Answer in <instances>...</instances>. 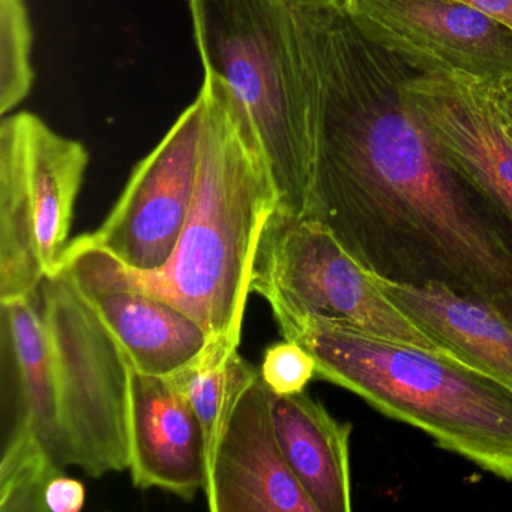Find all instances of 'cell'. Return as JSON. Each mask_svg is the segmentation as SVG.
Here are the masks:
<instances>
[{"label": "cell", "mask_w": 512, "mask_h": 512, "mask_svg": "<svg viewBox=\"0 0 512 512\" xmlns=\"http://www.w3.org/2000/svg\"><path fill=\"white\" fill-rule=\"evenodd\" d=\"M203 136V103L197 95L160 143L134 167L116 205L89 244L140 272L163 268L190 214Z\"/></svg>", "instance_id": "obj_9"}, {"label": "cell", "mask_w": 512, "mask_h": 512, "mask_svg": "<svg viewBox=\"0 0 512 512\" xmlns=\"http://www.w3.org/2000/svg\"><path fill=\"white\" fill-rule=\"evenodd\" d=\"M88 149L40 116L0 124V301L40 289L68 245Z\"/></svg>", "instance_id": "obj_6"}, {"label": "cell", "mask_w": 512, "mask_h": 512, "mask_svg": "<svg viewBox=\"0 0 512 512\" xmlns=\"http://www.w3.org/2000/svg\"><path fill=\"white\" fill-rule=\"evenodd\" d=\"M271 397L259 376L239 400L206 473L212 512H319L278 445Z\"/></svg>", "instance_id": "obj_12"}, {"label": "cell", "mask_w": 512, "mask_h": 512, "mask_svg": "<svg viewBox=\"0 0 512 512\" xmlns=\"http://www.w3.org/2000/svg\"><path fill=\"white\" fill-rule=\"evenodd\" d=\"M199 97L196 188L169 262L154 272L136 271L79 236L59 263L158 296L197 320L212 343L239 347L254 254L278 193L250 124L226 89L205 74Z\"/></svg>", "instance_id": "obj_2"}, {"label": "cell", "mask_w": 512, "mask_h": 512, "mask_svg": "<svg viewBox=\"0 0 512 512\" xmlns=\"http://www.w3.org/2000/svg\"><path fill=\"white\" fill-rule=\"evenodd\" d=\"M0 511L46 512L47 482L64 472L52 349L40 289L0 301Z\"/></svg>", "instance_id": "obj_8"}, {"label": "cell", "mask_w": 512, "mask_h": 512, "mask_svg": "<svg viewBox=\"0 0 512 512\" xmlns=\"http://www.w3.org/2000/svg\"><path fill=\"white\" fill-rule=\"evenodd\" d=\"M127 382L131 481L193 502L206 481L196 412L172 377L140 373L127 362Z\"/></svg>", "instance_id": "obj_13"}, {"label": "cell", "mask_w": 512, "mask_h": 512, "mask_svg": "<svg viewBox=\"0 0 512 512\" xmlns=\"http://www.w3.org/2000/svg\"><path fill=\"white\" fill-rule=\"evenodd\" d=\"M310 70L308 220L376 277L443 289L512 322V217L452 169L404 101L419 74L340 7L305 19Z\"/></svg>", "instance_id": "obj_1"}, {"label": "cell", "mask_w": 512, "mask_h": 512, "mask_svg": "<svg viewBox=\"0 0 512 512\" xmlns=\"http://www.w3.org/2000/svg\"><path fill=\"white\" fill-rule=\"evenodd\" d=\"M404 101L440 157L512 217V137L488 83L415 74Z\"/></svg>", "instance_id": "obj_11"}, {"label": "cell", "mask_w": 512, "mask_h": 512, "mask_svg": "<svg viewBox=\"0 0 512 512\" xmlns=\"http://www.w3.org/2000/svg\"><path fill=\"white\" fill-rule=\"evenodd\" d=\"M362 35L422 76H512V31L457 0H340Z\"/></svg>", "instance_id": "obj_10"}, {"label": "cell", "mask_w": 512, "mask_h": 512, "mask_svg": "<svg viewBox=\"0 0 512 512\" xmlns=\"http://www.w3.org/2000/svg\"><path fill=\"white\" fill-rule=\"evenodd\" d=\"M298 7H325V5L340 4V0H289Z\"/></svg>", "instance_id": "obj_23"}, {"label": "cell", "mask_w": 512, "mask_h": 512, "mask_svg": "<svg viewBox=\"0 0 512 512\" xmlns=\"http://www.w3.org/2000/svg\"><path fill=\"white\" fill-rule=\"evenodd\" d=\"M376 280L385 295L440 350L512 386L511 320L448 290L403 286L379 277Z\"/></svg>", "instance_id": "obj_16"}, {"label": "cell", "mask_w": 512, "mask_h": 512, "mask_svg": "<svg viewBox=\"0 0 512 512\" xmlns=\"http://www.w3.org/2000/svg\"><path fill=\"white\" fill-rule=\"evenodd\" d=\"M86 502L85 485L77 479L58 473L47 482L44 490L46 512H79Z\"/></svg>", "instance_id": "obj_20"}, {"label": "cell", "mask_w": 512, "mask_h": 512, "mask_svg": "<svg viewBox=\"0 0 512 512\" xmlns=\"http://www.w3.org/2000/svg\"><path fill=\"white\" fill-rule=\"evenodd\" d=\"M488 89L496 104L497 112L512 137V76L488 83Z\"/></svg>", "instance_id": "obj_22"}, {"label": "cell", "mask_w": 512, "mask_h": 512, "mask_svg": "<svg viewBox=\"0 0 512 512\" xmlns=\"http://www.w3.org/2000/svg\"><path fill=\"white\" fill-rule=\"evenodd\" d=\"M250 292L268 302L274 319L323 317L374 337L440 350L328 227L278 208L260 233Z\"/></svg>", "instance_id": "obj_7"}, {"label": "cell", "mask_w": 512, "mask_h": 512, "mask_svg": "<svg viewBox=\"0 0 512 512\" xmlns=\"http://www.w3.org/2000/svg\"><path fill=\"white\" fill-rule=\"evenodd\" d=\"M58 266L70 275L134 370L173 376L212 343L197 320L170 302L74 266Z\"/></svg>", "instance_id": "obj_14"}, {"label": "cell", "mask_w": 512, "mask_h": 512, "mask_svg": "<svg viewBox=\"0 0 512 512\" xmlns=\"http://www.w3.org/2000/svg\"><path fill=\"white\" fill-rule=\"evenodd\" d=\"M206 76L239 107L271 170L278 209L305 218L313 170L307 52L289 0H190Z\"/></svg>", "instance_id": "obj_4"}, {"label": "cell", "mask_w": 512, "mask_h": 512, "mask_svg": "<svg viewBox=\"0 0 512 512\" xmlns=\"http://www.w3.org/2000/svg\"><path fill=\"white\" fill-rule=\"evenodd\" d=\"M259 370L260 380L272 394L295 395L316 377V361L301 344L283 338L265 350Z\"/></svg>", "instance_id": "obj_19"}, {"label": "cell", "mask_w": 512, "mask_h": 512, "mask_svg": "<svg viewBox=\"0 0 512 512\" xmlns=\"http://www.w3.org/2000/svg\"><path fill=\"white\" fill-rule=\"evenodd\" d=\"M457 2L502 23L512 31V0H457Z\"/></svg>", "instance_id": "obj_21"}, {"label": "cell", "mask_w": 512, "mask_h": 512, "mask_svg": "<svg viewBox=\"0 0 512 512\" xmlns=\"http://www.w3.org/2000/svg\"><path fill=\"white\" fill-rule=\"evenodd\" d=\"M284 340L313 355L316 376L388 418L424 431L497 478L512 482V386L445 350L374 337L316 316L275 319Z\"/></svg>", "instance_id": "obj_3"}, {"label": "cell", "mask_w": 512, "mask_h": 512, "mask_svg": "<svg viewBox=\"0 0 512 512\" xmlns=\"http://www.w3.org/2000/svg\"><path fill=\"white\" fill-rule=\"evenodd\" d=\"M259 376V368L251 365L238 347L223 343L209 344L196 361L170 376L193 407L202 427L206 473L239 400Z\"/></svg>", "instance_id": "obj_17"}, {"label": "cell", "mask_w": 512, "mask_h": 512, "mask_svg": "<svg viewBox=\"0 0 512 512\" xmlns=\"http://www.w3.org/2000/svg\"><path fill=\"white\" fill-rule=\"evenodd\" d=\"M32 23L25 0H0V113L11 115L34 86Z\"/></svg>", "instance_id": "obj_18"}, {"label": "cell", "mask_w": 512, "mask_h": 512, "mask_svg": "<svg viewBox=\"0 0 512 512\" xmlns=\"http://www.w3.org/2000/svg\"><path fill=\"white\" fill-rule=\"evenodd\" d=\"M52 349L62 466L91 478L124 472L128 454L127 359L64 269L40 286Z\"/></svg>", "instance_id": "obj_5"}, {"label": "cell", "mask_w": 512, "mask_h": 512, "mask_svg": "<svg viewBox=\"0 0 512 512\" xmlns=\"http://www.w3.org/2000/svg\"><path fill=\"white\" fill-rule=\"evenodd\" d=\"M271 416L281 452L317 511H352V424L305 391L272 394Z\"/></svg>", "instance_id": "obj_15"}]
</instances>
